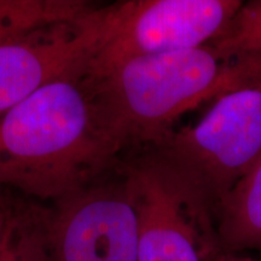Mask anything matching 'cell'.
I'll use <instances>...</instances> for the list:
<instances>
[{"instance_id": "4", "label": "cell", "mask_w": 261, "mask_h": 261, "mask_svg": "<svg viewBox=\"0 0 261 261\" xmlns=\"http://www.w3.org/2000/svg\"><path fill=\"white\" fill-rule=\"evenodd\" d=\"M138 212V261H214L224 253L213 208L151 151L122 159Z\"/></svg>"}, {"instance_id": "1", "label": "cell", "mask_w": 261, "mask_h": 261, "mask_svg": "<svg viewBox=\"0 0 261 261\" xmlns=\"http://www.w3.org/2000/svg\"><path fill=\"white\" fill-rule=\"evenodd\" d=\"M85 71L41 87L0 114V189L60 200L119 161Z\"/></svg>"}, {"instance_id": "13", "label": "cell", "mask_w": 261, "mask_h": 261, "mask_svg": "<svg viewBox=\"0 0 261 261\" xmlns=\"http://www.w3.org/2000/svg\"><path fill=\"white\" fill-rule=\"evenodd\" d=\"M2 231H3V211L0 207V237H2Z\"/></svg>"}, {"instance_id": "8", "label": "cell", "mask_w": 261, "mask_h": 261, "mask_svg": "<svg viewBox=\"0 0 261 261\" xmlns=\"http://www.w3.org/2000/svg\"><path fill=\"white\" fill-rule=\"evenodd\" d=\"M214 217L224 252L261 255V161L224 196Z\"/></svg>"}, {"instance_id": "2", "label": "cell", "mask_w": 261, "mask_h": 261, "mask_svg": "<svg viewBox=\"0 0 261 261\" xmlns=\"http://www.w3.org/2000/svg\"><path fill=\"white\" fill-rule=\"evenodd\" d=\"M240 54L213 45L137 57L92 84L100 114L120 152L159 148L189 110L219 94L237 71Z\"/></svg>"}, {"instance_id": "3", "label": "cell", "mask_w": 261, "mask_h": 261, "mask_svg": "<svg viewBox=\"0 0 261 261\" xmlns=\"http://www.w3.org/2000/svg\"><path fill=\"white\" fill-rule=\"evenodd\" d=\"M195 125L152 151L213 208L261 161V54H240L233 79Z\"/></svg>"}, {"instance_id": "12", "label": "cell", "mask_w": 261, "mask_h": 261, "mask_svg": "<svg viewBox=\"0 0 261 261\" xmlns=\"http://www.w3.org/2000/svg\"><path fill=\"white\" fill-rule=\"evenodd\" d=\"M214 261H261V259H256V257H252V256H244L236 253L224 252Z\"/></svg>"}, {"instance_id": "6", "label": "cell", "mask_w": 261, "mask_h": 261, "mask_svg": "<svg viewBox=\"0 0 261 261\" xmlns=\"http://www.w3.org/2000/svg\"><path fill=\"white\" fill-rule=\"evenodd\" d=\"M241 0H129L109 5V25L85 74L93 77L127 60L210 45Z\"/></svg>"}, {"instance_id": "11", "label": "cell", "mask_w": 261, "mask_h": 261, "mask_svg": "<svg viewBox=\"0 0 261 261\" xmlns=\"http://www.w3.org/2000/svg\"><path fill=\"white\" fill-rule=\"evenodd\" d=\"M212 45L228 54H261V0L243 2Z\"/></svg>"}, {"instance_id": "7", "label": "cell", "mask_w": 261, "mask_h": 261, "mask_svg": "<svg viewBox=\"0 0 261 261\" xmlns=\"http://www.w3.org/2000/svg\"><path fill=\"white\" fill-rule=\"evenodd\" d=\"M109 24V5L32 31L0 46V114L47 84L86 71Z\"/></svg>"}, {"instance_id": "5", "label": "cell", "mask_w": 261, "mask_h": 261, "mask_svg": "<svg viewBox=\"0 0 261 261\" xmlns=\"http://www.w3.org/2000/svg\"><path fill=\"white\" fill-rule=\"evenodd\" d=\"M138 212L125 162L47 207L52 261H138Z\"/></svg>"}, {"instance_id": "10", "label": "cell", "mask_w": 261, "mask_h": 261, "mask_svg": "<svg viewBox=\"0 0 261 261\" xmlns=\"http://www.w3.org/2000/svg\"><path fill=\"white\" fill-rule=\"evenodd\" d=\"M92 6L79 0H0V46L38 28L80 17Z\"/></svg>"}, {"instance_id": "9", "label": "cell", "mask_w": 261, "mask_h": 261, "mask_svg": "<svg viewBox=\"0 0 261 261\" xmlns=\"http://www.w3.org/2000/svg\"><path fill=\"white\" fill-rule=\"evenodd\" d=\"M0 261H52L46 205L15 191L0 189Z\"/></svg>"}]
</instances>
